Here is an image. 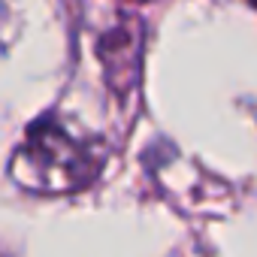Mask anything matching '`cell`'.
<instances>
[{"instance_id": "cell-1", "label": "cell", "mask_w": 257, "mask_h": 257, "mask_svg": "<svg viewBox=\"0 0 257 257\" xmlns=\"http://www.w3.org/2000/svg\"><path fill=\"white\" fill-rule=\"evenodd\" d=\"M13 179L34 194H70L88 185L97 173V158L64 124L40 121L13 158Z\"/></svg>"}]
</instances>
